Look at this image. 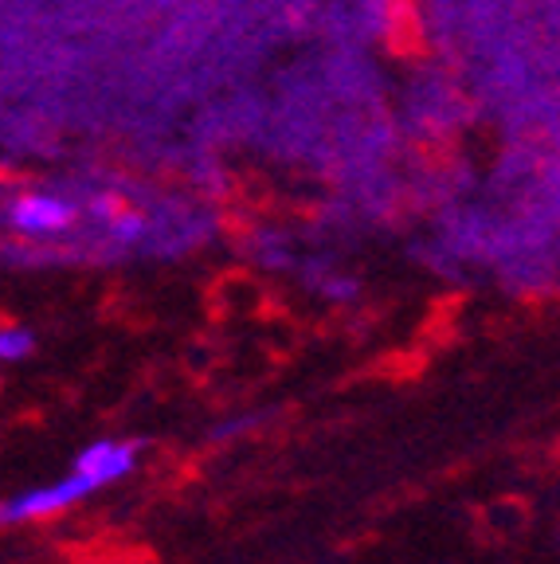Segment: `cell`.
Masks as SVG:
<instances>
[{
	"mask_svg": "<svg viewBox=\"0 0 560 564\" xmlns=\"http://www.w3.org/2000/svg\"><path fill=\"white\" fill-rule=\"evenodd\" d=\"M35 349V337L20 326H0V361H20Z\"/></svg>",
	"mask_w": 560,
	"mask_h": 564,
	"instance_id": "5",
	"label": "cell"
},
{
	"mask_svg": "<svg viewBox=\"0 0 560 564\" xmlns=\"http://www.w3.org/2000/svg\"><path fill=\"white\" fill-rule=\"evenodd\" d=\"M4 220L24 239H55L67 236L79 220V208L55 193H20L4 208Z\"/></svg>",
	"mask_w": 560,
	"mask_h": 564,
	"instance_id": "1",
	"label": "cell"
},
{
	"mask_svg": "<svg viewBox=\"0 0 560 564\" xmlns=\"http://www.w3.org/2000/svg\"><path fill=\"white\" fill-rule=\"evenodd\" d=\"M259 423V415H244V420H231V423H219L216 432H212V443H219V440H231V435H239V432H247V427H255Z\"/></svg>",
	"mask_w": 560,
	"mask_h": 564,
	"instance_id": "6",
	"label": "cell"
},
{
	"mask_svg": "<svg viewBox=\"0 0 560 564\" xmlns=\"http://www.w3.org/2000/svg\"><path fill=\"white\" fill-rule=\"evenodd\" d=\"M146 216L133 208H118L110 220H106V231H110V239H115L118 247H138L141 239H146Z\"/></svg>",
	"mask_w": 560,
	"mask_h": 564,
	"instance_id": "4",
	"label": "cell"
},
{
	"mask_svg": "<svg viewBox=\"0 0 560 564\" xmlns=\"http://www.w3.org/2000/svg\"><path fill=\"white\" fill-rule=\"evenodd\" d=\"M75 470L95 478L98 486L115 482L126 470H133V443H90V447L75 458Z\"/></svg>",
	"mask_w": 560,
	"mask_h": 564,
	"instance_id": "3",
	"label": "cell"
},
{
	"mask_svg": "<svg viewBox=\"0 0 560 564\" xmlns=\"http://www.w3.org/2000/svg\"><path fill=\"white\" fill-rule=\"evenodd\" d=\"M95 486H98L95 478H87V475H79V470H75V478L52 486V490H35V494H24V498H17V502H0V525H20V521L52 518V513L67 510L71 502L87 498Z\"/></svg>",
	"mask_w": 560,
	"mask_h": 564,
	"instance_id": "2",
	"label": "cell"
},
{
	"mask_svg": "<svg viewBox=\"0 0 560 564\" xmlns=\"http://www.w3.org/2000/svg\"><path fill=\"white\" fill-rule=\"evenodd\" d=\"M322 291L330 294V299H353V294H357V282L353 279H330Z\"/></svg>",
	"mask_w": 560,
	"mask_h": 564,
	"instance_id": "7",
	"label": "cell"
},
{
	"mask_svg": "<svg viewBox=\"0 0 560 564\" xmlns=\"http://www.w3.org/2000/svg\"><path fill=\"white\" fill-rule=\"evenodd\" d=\"M118 208H122V204H118L115 196H98V200L90 204V216H98V220H110Z\"/></svg>",
	"mask_w": 560,
	"mask_h": 564,
	"instance_id": "8",
	"label": "cell"
}]
</instances>
